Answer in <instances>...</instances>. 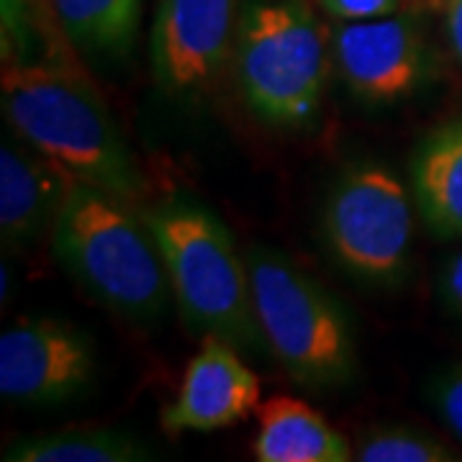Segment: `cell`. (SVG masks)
I'll return each instance as SVG.
<instances>
[{
  "label": "cell",
  "instance_id": "cell-1",
  "mask_svg": "<svg viewBox=\"0 0 462 462\" xmlns=\"http://www.w3.org/2000/svg\"><path fill=\"white\" fill-rule=\"evenodd\" d=\"M3 114L18 142L44 154L72 180L136 200L144 175L98 93L51 62H3Z\"/></svg>",
  "mask_w": 462,
  "mask_h": 462
},
{
  "label": "cell",
  "instance_id": "cell-2",
  "mask_svg": "<svg viewBox=\"0 0 462 462\" xmlns=\"http://www.w3.org/2000/svg\"><path fill=\"white\" fill-rule=\"evenodd\" d=\"M51 234L67 273L108 311L134 321L165 311L172 291L165 260L129 200L75 180Z\"/></svg>",
  "mask_w": 462,
  "mask_h": 462
},
{
  "label": "cell",
  "instance_id": "cell-3",
  "mask_svg": "<svg viewBox=\"0 0 462 462\" xmlns=\"http://www.w3.org/2000/svg\"><path fill=\"white\" fill-rule=\"evenodd\" d=\"M165 260L185 324L236 349L264 345L254 321L247 257L226 224L193 200L170 199L144 211Z\"/></svg>",
  "mask_w": 462,
  "mask_h": 462
},
{
  "label": "cell",
  "instance_id": "cell-4",
  "mask_svg": "<svg viewBox=\"0 0 462 462\" xmlns=\"http://www.w3.org/2000/svg\"><path fill=\"white\" fill-rule=\"evenodd\" d=\"M254 321L285 375L306 388H337L357 370V345L346 311L291 257L247 249Z\"/></svg>",
  "mask_w": 462,
  "mask_h": 462
},
{
  "label": "cell",
  "instance_id": "cell-5",
  "mask_svg": "<svg viewBox=\"0 0 462 462\" xmlns=\"http://www.w3.org/2000/svg\"><path fill=\"white\" fill-rule=\"evenodd\" d=\"M331 50L309 0H249L239 16L234 72L264 124L309 126L321 108Z\"/></svg>",
  "mask_w": 462,
  "mask_h": 462
},
{
  "label": "cell",
  "instance_id": "cell-6",
  "mask_svg": "<svg viewBox=\"0 0 462 462\" xmlns=\"http://www.w3.org/2000/svg\"><path fill=\"white\" fill-rule=\"evenodd\" d=\"M413 206V193L388 167L357 162L342 170L321 214L334 263L373 285L401 281L411 260Z\"/></svg>",
  "mask_w": 462,
  "mask_h": 462
},
{
  "label": "cell",
  "instance_id": "cell-7",
  "mask_svg": "<svg viewBox=\"0 0 462 462\" xmlns=\"http://www.w3.org/2000/svg\"><path fill=\"white\" fill-rule=\"evenodd\" d=\"M96 375V349L75 324L21 319L0 334V396L18 406H57L80 396Z\"/></svg>",
  "mask_w": 462,
  "mask_h": 462
},
{
  "label": "cell",
  "instance_id": "cell-8",
  "mask_svg": "<svg viewBox=\"0 0 462 462\" xmlns=\"http://www.w3.org/2000/svg\"><path fill=\"white\" fill-rule=\"evenodd\" d=\"M331 62L345 85L367 103H398L430 72V44L411 11L370 21H337L329 32Z\"/></svg>",
  "mask_w": 462,
  "mask_h": 462
},
{
  "label": "cell",
  "instance_id": "cell-9",
  "mask_svg": "<svg viewBox=\"0 0 462 462\" xmlns=\"http://www.w3.org/2000/svg\"><path fill=\"white\" fill-rule=\"evenodd\" d=\"M239 0H160L149 60L154 83L167 96H196L229 62Z\"/></svg>",
  "mask_w": 462,
  "mask_h": 462
},
{
  "label": "cell",
  "instance_id": "cell-10",
  "mask_svg": "<svg viewBox=\"0 0 462 462\" xmlns=\"http://www.w3.org/2000/svg\"><path fill=\"white\" fill-rule=\"evenodd\" d=\"M260 409V378L239 349L218 337H203L200 352L188 363L180 391L162 413L172 434L234 427Z\"/></svg>",
  "mask_w": 462,
  "mask_h": 462
},
{
  "label": "cell",
  "instance_id": "cell-11",
  "mask_svg": "<svg viewBox=\"0 0 462 462\" xmlns=\"http://www.w3.org/2000/svg\"><path fill=\"white\" fill-rule=\"evenodd\" d=\"M72 178L29 144L0 147V236L3 247L21 249L54 229Z\"/></svg>",
  "mask_w": 462,
  "mask_h": 462
},
{
  "label": "cell",
  "instance_id": "cell-12",
  "mask_svg": "<svg viewBox=\"0 0 462 462\" xmlns=\"http://www.w3.org/2000/svg\"><path fill=\"white\" fill-rule=\"evenodd\" d=\"M252 452L260 462H349L355 447L342 431L293 396H273L257 409Z\"/></svg>",
  "mask_w": 462,
  "mask_h": 462
},
{
  "label": "cell",
  "instance_id": "cell-13",
  "mask_svg": "<svg viewBox=\"0 0 462 462\" xmlns=\"http://www.w3.org/2000/svg\"><path fill=\"white\" fill-rule=\"evenodd\" d=\"M411 193L439 239H462V116L442 124L411 160Z\"/></svg>",
  "mask_w": 462,
  "mask_h": 462
},
{
  "label": "cell",
  "instance_id": "cell-14",
  "mask_svg": "<svg viewBox=\"0 0 462 462\" xmlns=\"http://www.w3.org/2000/svg\"><path fill=\"white\" fill-rule=\"evenodd\" d=\"M154 452L142 439L108 427H75L26 437L5 449L8 462H142Z\"/></svg>",
  "mask_w": 462,
  "mask_h": 462
},
{
  "label": "cell",
  "instance_id": "cell-15",
  "mask_svg": "<svg viewBox=\"0 0 462 462\" xmlns=\"http://www.w3.org/2000/svg\"><path fill=\"white\" fill-rule=\"evenodd\" d=\"M144 0H51L67 42L85 54L124 57L136 44Z\"/></svg>",
  "mask_w": 462,
  "mask_h": 462
},
{
  "label": "cell",
  "instance_id": "cell-16",
  "mask_svg": "<svg viewBox=\"0 0 462 462\" xmlns=\"http://www.w3.org/2000/svg\"><path fill=\"white\" fill-rule=\"evenodd\" d=\"M360 462H452L457 455L424 430L403 424H383L363 431L355 447Z\"/></svg>",
  "mask_w": 462,
  "mask_h": 462
},
{
  "label": "cell",
  "instance_id": "cell-17",
  "mask_svg": "<svg viewBox=\"0 0 462 462\" xmlns=\"http://www.w3.org/2000/svg\"><path fill=\"white\" fill-rule=\"evenodd\" d=\"M39 0H0L3 62H32L39 50Z\"/></svg>",
  "mask_w": 462,
  "mask_h": 462
},
{
  "label": "cell",
  "instance_id": "cell-18",
  "mask_svg": "<svg viewBox=\"0 0 462 462\" xmlns=\"http://www.w3.org/2000/svg\"><path fill=\"white\" fill-rule=\"evenodd\" d=\"M430 401L437 416L457 439H462V363L447 367L430 385Z\"/></svg>",
  "mask_w": 462,
  "mask_h": 462
},
{
  "label": "cell",
  "instance_id": "cell-19",
  "mask_svg": "<svg viewBox=\"0 0 462 462\" xmlns=\"http://www.w3.org/2000/svg\"><path fill=\"white\" fill-rule=\"evenodd\" d=\"M411 0H321V8L334 21H370L409 11Z\"/></svg>",
  "mask_w": 462,
  "mask_h": 462
},
{
  "label": "cell",
  "instance_id": "cell-20",
  "mask_svg": "<svg viewBox=\"0 0 462 462\" xmlns=\"http://www.w3.org/2000/svg\"><path fill=\"white\" fill-rule=\"evenodd\" d=\"M439 293L447 309L462 319V249H457L439 273Z\"/></svg>",
  "mask_w": 462,
  "mask_h": 462
},
{
  "label": "cell",
  "instance_id": "cell-21",
  "mask_svg": "<svg viewBox=\"0 0 462 462\" xmlns=\"http://www.w3.org/2000/svg\"><path fill=\"white\" fill-rule=\"evenodd\" d=\"M447 33L452 50L462 62V0H447Z\"/></svg>",
  "mask_w": 462,
  "mask_h": 462
}]
</instances>
